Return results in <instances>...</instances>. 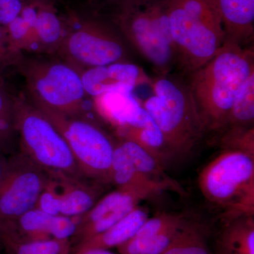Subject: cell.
Returning a JSON list of instances; mask_svg holds the SVG:
<instances>
[{"instance_id":"obj_15","label":"cell","mask_w":254,"mask_h":254,"mask_svg":"<svg viewBox=\"0 0 254 254\" xmlns=\"http://www.w3.org/2000/svg\"><path fill=\"white\" fill-rule=\"evenodd\" d=\"M24 8L31 18L38 51L59 50L66 28L63 20L57 14L54 5L27 0Z\"/></svg>"},{"instance_id":"obj_34","label":"cell","mask_w":254,"mask_h":254,"mask_svg":"<svg viewBox=\"0 0 254 254\" xmlns=\"http://www.w3.org/2000/svg\"><path fill=\"white\" fill-rule=\"evenodd\" d=\"M31 1H42V2L48 3V4L54 5L55 0H31Z\"/></svg>"},{"instance_id":"obj_30","label":"cell","mask_w":254,"mask_h":254,"mask_svg":"<svg viewBox=\"0 0 254 254\" xmlns=\"http://www.w3.org/2000/svg\"><path fill=\"white\" fill-rule=\"evenodd\" d=\"M26 0H0V26H6L22 11Z\"/></svg>"},{"instance_id":"obj_24","label":"cell","mask_w":254,"mask_h":254,"mask_svg":"<svg viewBox=\"0 0 254 254\" xmlns=\"http://www.w3.org/2000/svg\"><path fill=\"white\" fill-rule=\"evenodd\" d=\"M17 136L14 95L10 93L0 77V148L6 154L12 152Z\"/></svg>"},{"instance_id":"obj_18","label":"cell","mask_w":254,"mask_h":254,"mask_svg":"<svg viewBox=\"0 0 254 254\" xmlns=\"http://www.w3.org/2000/svg\"><path fill=\"white\" fill-rule=\"evenodd\" d=\"M148 218V209L138 206L126 216L99 235L78 244L71 252L78 250L101 249L108 250L118 247L134 236Z\"/></svg>"},{"instance_id":"obj_22","label":"cell","mask_w":254,"mask_h":254,"mask_svg":"<svg viewBox=\"0 0 254 254\" xmlns=\"http://www.w3.org/2000/svg\"><path fill=\"white\" fill-rule=\"evenodd\" d=\"M208 233L204 224L187 218L161 254H213L208 245Z\"/></svg>"},{"instance_id":"obj_19","label":"cell","mask_w":254,"mask_h":254,"mask_svg":"<svg viewBox=\"0 0 254 254\" xmlns=\"http://www.w3.org/2000/svg\"><path fill=\"white\" fill-rule=\"evenodd\" d=\"M215 244V254H254V218L224 220Z\"/></svg>"},{"instance_id":"obj_10","label":"cell","mask_w":254,"mask_h":254,"mask_svg":"<svg viewBox=\"0 0 254 254\" xmlns=\"http://www.w3.org/2000/svg\"><path fill=\"white\" fill-rule=\"evenodd\" d=\"M49 175L21 151L9 158L7 170L0 183V222H14L36 208Z\"/></svg>"},{"instance_id":"obj_13","label":"cell","mask_w":254,"mask_h":254,"mask_svg":"<svg viewBox=\"0 0 254 254\" xmlns=\"http://www.w3.org/2000/svg\"><path fill=\"white\" fill-rule=\"evenodd\" d=\"M81 76L86 95L93 98L108 92H133L138 85L149 82L143 69L130 62L86 68Z\"/></svg>"},{"instance_id":"obj_14","label":"cell","mask_w":254,"mask_h":254,"mask_svg":"<svg viewBox=\"0 0 254 254\" xmlns=\"http://www.w3.org/2000/svg\"><path fill=\"white\" fill-rule=\"evenodd\" d=\"M223 28L224 43L251 48L254 36V0H212Z\"/></svg>"},{"instance_id":"obj_4","label":"cell","mask_w":254,"mask_h":254,"mask_svg":"<svg viewBox=\"0 0 254 254\" xmlns=\"http://www.w3.org/2000/svg\"><path fill=\"white\" fill-rule=\"evenodd\" d=\"M168 17L177 67L190 76L223 46L221 18L212 0H168Z\"/></svg>"},{"instance_id":"obj_1","label":"cell","mask_w":254,"mask_h":254,"mask_svg":"<svg viewBox=\"0 0 254 254\" xmlns=\"http://www.w3.org/2000/svg\"><path fill=\"white\" fill-rule=\"evenodd\" d=\"M254 73V47L224 43L208 63L188 76L187 82L206 132L224 131L234 102Z\"/></svg>"},{"instance_id":"obj_3","label":"cell","mask_w":254,"mask_h":254,"mask_svg":"<svg viewBox=\"0 0 254 254\" xmlns=\"http://www.w3.org/2000/svg\"><path fill=\"white\" fill-rule=\"evenodd\" d=\"M151 83L153 94L142 106L156 124L175 160L188 158L206 133L188 82L166 74L159 75Z\"/></svg>"},{"instance_id":"obj_23","label":"cell","mask_w":254,"mask_h":254,"mask_svg":"<svg viewBox=\"0 0 254 254\" xmlns=\"http://www.w3.org/2000/svg\"><path fill=\"white\" fill-rule=\"evenodd\" d=\"M254 73L246 81L234 102L224 131L228 128H254Z\"/></svg>"},{"instance_id":"obj_33","label":"cell","mask_w":254,"mask_h":254,"mask_svg":"<svg viewBox=\"0 0 254 254\" xmlns=\"http://www.w3.org/2000/svg\"><path fill=\"white\" fill-rule=\"evenodd\" d=\"M4 231V226L1 222H0V242H1V237H2L3 233Z\"/></svg>"},{"instance_id":"obj_21","label":"cell","mask_w":254,"mask_h":254,"mask_svg":"<svg viewBox=\"0 0 254 254\" xmlns=\"http://www.w3.org/2000/svg\"><path fill=\"white\" fill-rule=\"evenodd\" d=\"M111 184L119 189L138 190L151 196L163 191L137 171L131 159L119 141L116 142L112 163Z\"/></svg>"},{"instance_id":"obj_25","label":"cell","mask_w":254,"mask_h":254,"mask_svg":"<svg viewBox=\"0 0 254 254\" xmlns=\"http://www.w3.org/2000/svg\"><path fill=\"white\" fill-rule=\"evenodd\" d=\"M1 242L7 254H70L71 252L69 240L21 242L2 237Z\"/></svg>"},{"instance_id":"obj_16","label":"cell","mask_w":254,"mask_h":254,"mask_svg":"<svg viewBox=\"0 0 254 254\" xmlns=\"http://www.w3.org/2000/svg\"><path fill=\"white\" fill-rule=\"evenodd\" d=\"M94 100L98 113L118 130L136 123L143 109L131 91L108 92Z\"/></svg>"},{"instance_id":"obj_31","label":"cell","mask_w":254,"mask_h":254,"mask_svg":"<svg viewBox=\"0 0 254 254\" xmlns=\"http://www.w3.org/2000/svg\"><path fill=\"white\" fill-rule=\"evenodd\" d=\"M9 158L6 156V153L0 148V183L2 181L6 170H7Z\"/></svg>"},{"instance_id":"obj_35","label":"cell","mask_w":254,"mask_h":254,"mask_svg":"<svg viewBox=\"0 0 254 254\" xmlns=\"http://www.w3.org/2000/svg\"><path fill=\"white\" fill-rule=\"evenodd\" d=\"M0 77H1V76H0Z\"/></svg>"},{"instance_id":"obj_9","label":"cell","mask_w":254,"mask_h":254,"mask_svg":"<svg viewBox=\"0 0 254 254\" xmlns=\"http://www.w3.org/2000/svg\"><path fill=\"white\" fill-rule=\"evenodd\" d=\"M76 21L72 29L66 30L58 50L74 66H83L85 70L128 62L126 41L108 20L95 18Z\"/></svg>"},{"instance_id":"obj_8","label":"cell","mask_w":254,"mask_h":254,"mask_svg":"<svg viewBox=\"0 0 254 254\" xmlns=\"http://www.w3.org/2000/svg\"><path fill=\"white\" fill-rule=\"evenodd\" d=\"M39 110L63 135L83 176L103 185L111 184L116 142L89 120Z\"/></svg>"},{"instance_id":"obj_27","label":"cell","mask_w":254,"mask_h":254,"mask_svg":"<svg viewBox=\"0 0 254 254\" xmlns=\"http://www.w3.org/2000/svg\"><path fill=\"white\" fill-rule=\"evenodd\" d=\"M186 215L179 213H163L148 218L133 237L145 238L155 236L181 224Z\"/></svg>"},{"instance_id":"obj_28","label":"cell","mask_w":254,"mask_h":254,"mask_svg":"<svg viewBox=\"0 0 254 254\" xmlns=\"http://www.w3.org/2000/svg\"><path fill=\"white\" fill-rule=\"evenodd\" d=\"M222 133L221 143L224 149L242 150L254 155V128H228Z\"/></svg>"},{"instance_id":"obj_26","label":"cell","mask_w":254,"mask_h":254,"mask_svg":"<svg viewBox=\"0 0 254 254\" xmlns=\"http://www.w3.org/2000/svg\"><path fill=\"white\" fill-rule=\"evenodd\" d=\"M184 221L180 225L168 229L155 236L145 237V238L132 237L123 245L119 246L118 247L119 253L120 254H161L171 243Z\"/></svg>"},{"instance_id":"obj_32","label":"cell","mask_w":254,"mask_h":254,"mask_svg":"<svg viewBox=\"0 0 254 254\" xmlns=\"http://www.w3.org/2000/svg\"><path fill=\"white\" fill-rule=\"evenodd\" d=\"M71 254H115L108 250L101 249H91V250H83L76 251Z\"/></svg>"},{"instance_id":"obj_7","label":"cell","mask_w":254,"mask_h":254,"mask_svg":"<svg viewBox=\"0 0 254 254\" xmlns=\"http://www.w3.org/2000/svg\"><path fill=\"white\" fill-rule=\"evenodd\" d=\"M17 68L35 106L66 116L81 117L87 95L81 73L74 66L23 58Z\"/></svg>"},{"instance_id":"obj_17","label":"cell","mask_w":254,"mask_h":254,"mask_svg":"<svg viewBox=\"0 0 254 254\" xmlns=\"http://www.w3.org/2000/svg\"><path fill=\"white\" fill-rule=\"evenodd\" d=\"M122 138L130 140L139 145L153 155L166 169L175 160L156 124L144 108L141 116L131 126L118 130Z\"/></svg>"},{"instance_id":"obj_11","label":"cell","mask_w":254,"mask_h":254,"mask_svg":"<svg viewBox=\"0 0 254 254\" xmlns=\"http://www.w3.org/2000/svg\"><path fill=\"white\" fill-rule=\"evenodd\" d=\"M86 180L49 175L36 208L50 215L69 218L84 215L104 191V185Z\"/></svg>"},{"instance_id":"obj_5","label":"cell","mask_w":254,"mask_h":254,"mask_svg":"<svg viewBox=\"0 0 254 254\" xmlns=\"http://www.w3.org/2000/svg\"><path fill=\"white\" fill-rule=\"evenodd\" d=\"M198 187L222 221L254 215V155L224 149L202 170Z\"/></svg>"},{"instance_id":"obj_2","label":"cell","mask_w":254,"mask_h":254,"mask_svg":"<svg viewBox=\"0 0 254 254\" xmlns=\"http://www.w3.org/2000/svg\"><path fill=\"white\" fill-rule=\"evenodd\" d=\"M108 21L159 75L177 67L168 0H104Z\"/></svg>"},{"instance_id":"obj_6","label":"cell","mask_w":254,"mask_h":254,"mask_svg":"<svg viewBox=\"0 0 254 254\" xmlns=\"http://www.w3.org/2000/svg\"><path fill=\"white\" fill-rule=\"evenodd\" d=\"M16 129L20 151L52 176L86 179L63 135L41 110L15 96Z\"/></svg>"},{"instance_id":"obj_12","label":"cell","mask_w":254,"mask_h":254,"mask_svg":"<svg viewBox=\"0 0 254 254\" xmlns=\"http://www.w3.org/2000/svg\"><path fill=\"white\" fill-rule=\"evenodd\" d=\"M77 221L78 218L50 215L34 208L4 225L3 237L21 242L69 240L76 232Z\"/></svg>"},{"instance_id":"obj_20","label":"cell","mask_w":254,"mask_h":254,"mask_svg":"<svg viewBox=\"0 0 254 254\" xmlns=\"http://www.w3.org/2000/svg\"><path fill=\"white\" fill-rule=\"evenodd\" d=\"M119 142L131 159L137 171L142 176L158 185L163 190H172L180 195L186 194L181 185L169 176L166 173V169L153 155L130 140L120 138Z\"/></svg>"},{"instance_id":"obj_29","label":"cell","mask_w":254,"mask_h":254,"mask_svg":"<svg viewBox=\"0 0 254 254\" xmlns=\"http://www.w3.org/2000/svg\"><path fill=\"white\" fill-rule=\"evenodd\" d=\"M23 54L11 46L5 26H0V75L6 68L16 66L22 60Z\"/></svg>"}]
</instances>
